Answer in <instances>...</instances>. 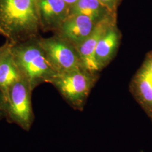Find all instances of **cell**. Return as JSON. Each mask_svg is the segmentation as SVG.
I'll list each match as a JSON object with an SVG mask.
<instances>
[{"label":"cell","mask_w":152,"mask_h":152,"mask_svg":"<svg viewBox=\"0 0 152 152\" xmlns=\"http://www.w3.org/2000/svg\"><path fill=\"white\" fill-rule=\"evenodd\" d=\"M6 103L4 98L0 91V120L5 117Z\"/></svg>","instance_id":"cell-15"},{"label":"cell","mask_w":152,"mask_h":152,"mask_svg":"<svg viewBox=\"0 0 152 152\" xmlns=\"http://www.w3.org/2000/svg\"><path fill=\"white\" fill-rule=\"evenodd\" d=\"M48 59L55 71L63 73L83 68L75 46L54 34L49 38H38Z\"/></svg>","instance_id":"cell-5"},{"label":"cell","mask_w":152,"mask_h":152,"mask_svg":"<svg viewBox=\"0 0 152 152\" xmlns=\"http://www.w3.org/2000/svg\"><path fill=\"white\" fill-rule=\"evenodd\" d=\"M110 11L117 12V9L122 0H99Z\"/></svg>","instance_id":"cell-13"},{"label":"cell","mask_w":152,"mask_h":152,"mask_svg":"<svg viewBox=\"0 0 152 152\" xmlns=\"http://www.w3.org/2000/svg\"><path fill=\"white\" fill-rule=\"evenodd\" d=\"M96 24L88 16L81 14L70 15L54 34L76 47L91 34Z\"/></svg>","instance_id":"cell-9"},{"label":"cell","mask_w":152,"mask_h":152,"mask_svg":"<svg viewBox=\"0 0 152 152\" xmlns=\"http://www.w3.org/2000/svg\"><path fill=\"white\" fill-rule=\"evenodd\" d=\"M63 1L66 4V5L69 7L71 9V7L76 4L78 0H63Z\"/></svg>","instance_id":"cell-16"},{"label":"cell","mask_w":152,"mask_h":152,"mask_svg":"<svg viewBox=\"0 0 152 152\" xmlns=\"http://www.w3.org/2000/svg\"><path fill=\"white\" fill-rule=\"evenodd\" d=\"M122 34L117 22L110 25L100 38L96 46L95 59L101 71L113 60L119 48Z\"/></svg>","instance_id":"cell-10"},{"label":"cell","mask_w":152,"mask_h":152,"mask_svg":"<svg viewBox=\"0 0 152 152\" xmlns=\"http://www.w3.org/2000/svg\"><path fill=\"white\" fill-rule=\"evenodd\" d=\"M40 29L56 32L69 16L70 8L63 0H38Z\"/></svg>","instance_id":"cell-8"},{"label":"cell","mask_w":152,"mask_h":152,"mask_svg":"<svg viewBox=\"0 0 152 152\" xmlns=\"http://www.w3.org/2000/svg\"><path fill=\"white\" fill-rule=\"evenodd\" d=\"M99 77V74L81 68L57 73L49 83L56 88L72 108L82 112Z\"/></svg>","instance_id":"cell-3"},{"label":"cell","mask_w":152,"mask_h":152,"mask_svg":"<svg viewBox=\"0 0 152 152\" xmlns=\"http://www.w3.org/2000/svg\"><path fill=\"white\" fill-rule=\"evenodd\" d=\"M38 0H0V36L12 45L39 36Z\"/></svg>","instance_id":"cell-1"},{"label":"cell","mask_w":152,"mask_h":152,"mask_svg":"<svg viewBox=\"0 0 152 152\" xmlns=\"http://www.w3.org/2000/svg\"><path fill=\"white\" fill-rule=\"evenodd\" d=\"M81 14L88 16L98 23L111 16L117 15V12L110 11L99 0H78L70 9V15Z\"/></svg>","instance_id":"cell-11"},{"label":"cell","mask_w":152,"mask_h":152,"mask_svg":"<svg viewBox=\"0 0 152 152\" xmlns=\"http://www.w3.org/2000/svg\"><path fill=\"white\" fill-rule=\"evenodd\" d=\"M23 78L12 58L10 50L0 66V91L5 103L11 87Z\"/></svg>","instance_id":"cell-12"},{"label":"cell","mask_w":152,"mask_h":152,"mask_svg":"<svg viewBox=\"0 0 152 152\" xmlns=\"http://www.w3.org/2000/svg\"><path fill=\"white\" fill-rule=\"evenodd\" d=\"M12 46V44H10L7 41H6L5 44L0 46V66L7 55L10 53Z\"/></svg>","instance_id":"cell-14"},{"label":"cell","mask_w":152,"mask_h":152,"mask_svg":"<svg viewBox=\"0 0 152 152\" xmlns=\"http://www.w3.org/2000/svg\"><path fill=\"white\" fill-rule=\"evenodd\" d=\"M130 91L152 122V50L147 53L141 67L132 78Z\"/></svg>","instance_id":"cell-6"},{"label":"cell","mask_w":152,"mask_h":152,"mask_svg":"<svg viewBox=\"0 0 152 152\" xmlns=\"http://www.w3.org/2000/svg\"><path fill=\"white\" fill-rule=\"evenodd\" d=\"M32 90L23 78L11 87L6 103L5 117L22 129L29 131L34 116L32 105Z\"/></svg>","instance_id":"cell-4"},{"label":"cell","mask_w":152,"mask_h":152,"mask_svg":"<svg viewBox=\"0 0 152 152\" xmlns=\"http://www.w3.org/2000/svg\"><path fill=\"white\" fill-rule=\"evenodd\" d=\"M12 45L11 54L18 68L33 90L57 73L48 59L38 38Z\"/></svg>","instance_id":"cell-2"},{"label":"cell","mask_w":152,"mask_h":152,"mask_svg":"<svg viewBox=\"0 0 152 152\" xmlns=\"http://www.w3.org/2000/svg\"><path fill=\"white\" fill-rule=\"evenodd\" d=\"M117 20V15H115L99 22L91 34L82 43L75 47L85 69L94 74H99L100 72L95 59L96 48L104 32Z\"/></svg>","instance_id":"cell-7"}]
</instances>
